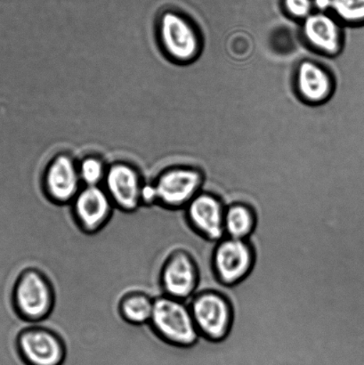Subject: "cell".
I'll return each instance as SVG.
<instances>
[{
    "instance_id": "1",
    "label": "cell",
    "mask_w": 364,
    "mask_h": 365,
    "mask_svg": "<svg viewBox=\"0 0 364 365\" xmlns=\"http://www.w3.org/2000/svg\"><path fill=\"white\" fill-rule=\"evenodd\" d=\"M150 325L164 341L181 348L194 346L201 338L188 302L165 294L155 299Z\"/></svg>"
},
{
    "instance_id": "2",
    "label": "cell",
    "mask_w": 364,
    "mask_h": 365,
    "mask_svg": "<svg viewBox=\"0 0 364 365\" xmlns=\"http://www.w3.org/2000/svg\"><path fill=\"white\" fill-rule=\"evenodd\" d=\"M51 282L41 271L28 268L18 277L13 289V305L18 317L30 325H41L55 307Z\"/></svg>"
},
{
    "instance_id": "3",
    "label": "cell",
    "mask_w": 364,
    "mask_h": 365,
    "mask_svg": "<svg viewBox=\"0 0 364 365\" xmlns=\"http://www.w3.org/2000/svg\"><path fill=\"white\" fill-rule=\"evenodd\" d=\"M188 304L199 335L212 341L227 337L233 325L234 310L226 295L207 289L196 293Z\"/></svg>"
},
{
    "instance_id": "4",
    "label": "cell",
    "mask_w": 364,
    "mask_h": 365,
    "mask_svg": "<svg viewBox=\"0 0 364 365\" xmlns=\"http://www.w3.org/2000/svg\"><path fill=\"white\" fill-rule=\"evenodd\" d=\"M254 264L255 252L249 240L226 236L214 248L213 272L217 281L226 287H233L245 280Z\"/></svg>"
},
{
    "instance_id": "5",
    "label": "cell",
    "mask_w": 364,
    "mask_h": 365,
    "mask_svg": "<svg viewBox=\"0 0 364 365\" xmlns=\"http://www.w3.org/2000/svg\"><path fill=\"white\" fill-rule=\"evenodd\" d=\"M152 181L158 196V205L170 210H184L205 185L201 171L189 167L170 168Z\"/></svg>"
},
{
    "instance_id": "6",
    "label": "cell",
    "mask_w": 364,
    "mask_h": 365,
    "mask_svg": "<svg viewBox=\"0 0 364 365\" xmlns=\"http://www.w3.org/2000/svg\"><path fill=\"white\" fill-rule=\"evenodd\" d=\"M16 349L24 365H63L66 346L62 338L41 325L24 328L16 339Z\"/></svg>"
},
{
    "instance_id": "7",
    "label": "cell",
    "mask_w": 364,
    "mask_h": 365,
    "mask_svg": "<svg viewBox=\"0 0 364 365\" xmlns=\"http://www.w3.org/2000/svg\"><path fill=\"white\" fill-rule=\"evenodd\" d=\"M199 270L191 253L175 250L164 263L160 273L163 294L189 302L199 292Z\"/></svg>"
},
{
    "instance_id": "8",
    "label": "cell",
    "mask_w": 364,
    "mask_h": 365,
    "mask_svg": "<svg viewBox=\"0 0 364 365\" xmlns=\"http://www.w3.org/2000/svg\"><path fill=\"white\" fill-rule=\"evenodd\" d=\"M159 38L164 51L178 62H189L198 56L199 39L190 21L175 12L163 14L159 23Z\"/></svg>"
},
{
    "instance_id": "9",
    "label": "cell",
    "mask_w": 364,
    "mask_h": 365,
    "mask_svg": "<svg viewBox=\"0 0 364 365\" xmlns=\"http://www.w3.org/2000/svg\"><path fill=\"white\" fill-rule=\"evenodd\" d=\"M227 205L219 196L202 190L185 207L189 225L203 238L217 242L226 237L224 213Z\"/></svg>"
},
{
    "instance_id": "10",
    "label": "cell",
    "mask_w": 364,
    "mask_h": 365,
    "mask_svg": "<svg viewBox=\"0 0 364 365\" xmlns=\"http://www.w3.org/2000/svg\"><path fill=\"white\" fill-rule=\"evenodd\" d=\"M71 207L78 225L88 234H95L105 228L116 210L103 185L82 186Z\"/></svg>"
},
{
    "instance_id": "11",
    "label": "cell",
    "mask_w": 364,
    "mask_h": 365,
    "mask_svg": "<svg viewBox=\"0 0 364 365\" xmlns=\"http://www.w3.org/2000/svg\"><path fill=\"white\" fill-rule=\"evenodd\" d=\"M144 182V178L133 166L118 163L107 168L103 186L117 209L134 212L142 206L141 190Z\"/></svg>"
},
{
    "instance_id": "12",
    "label": "cell",
    "mask_w": 364,
    "mask_h": 365,
    "mask_svg": "<svg viewBox=\"0 0 364 365\" xmlns=\"http://www.w3.org/2000/svg\"><path fill=\"white\" fill-rule=\"evenodd\" d=\"M43 189L48 198L59 205H69L82 188L78 168L66 155L53 158L42 176Z\"/></svg>"
},
{
    "instance_id": "13",
    "label": "cell",
    "mask_w": 364,
    "mask_h": 365,
    "mask_svg": "<svg viewBox=\"0 0 364 365\" xmlns=\"http://www.w3.org/2000/svg\"><path fill=\"white\" fill-rule=\"evenodd\" d=\"M306 41L313 48L335 55L340 49V30L337 21L324 13L310 14L303 25Z\"/></svg>"
},
{
    "instance_id": "14",
    "label": "cell",
    "mask_w": 364,
    "mask_h": 365,
    "mask_svg": "<svg viewBox=\"0 0 364 365\" xmlns=\"http://www.w3.org/2000/svg\"><path fill=\"white\" fill-rule=\"evenodd\" d=\"M297 85L299 94L310 103L324 101L333 88L331 78L326 71L310 61L299 64Z\"/></svg>"
},
{
    "instance_id": "15",
    "label": "cell",
    "mask_w": 364,
    "mask_h": 365,
    "mask_svg": "<svg viewBox=\"0 0 364 365\" xmlns=\"http://www.w3.org/2000/svg\"><path fill=\"white\" fill-rule=\"evenodd\" d=\"M258 218L254 209L244 202H234L226 207L224 232L227 237L249 240L254 234Z\"/></svg>"
},
{
    "instance_id": "16",
    "label": "cell",
    "mask_w": 364,
    "mask_h": 365,
    "mask_svg": "<svg viewBox=\"0 0 364 365\" xmlns=\"http://www.w3.org/2000/svg\"><path fill=\"white\" fill-rule=\"evenodd\" d=\"M155 298L144 292H132L120 300V313L127 323L147 325L151 322Z\"/></svg>"
},
{
    "instance_id": "17",
    "label": "cell",
    "mask_w": 364,
    "mask_h": 365,
    "mask_svg": "<svg viewBox=\"0 0 364 365\" xmlns=\"http://www.w3.org/2000/svg\"><path fill=\"white\" fill-rule=\"evenodd\" d=\"M331 9L345 23L364 24V0H331Z\"/></svg>"
},
{
    "instance_id": "18",
    "label": "cell",
    "mask_w": 364,
    "mask_h": 365,
    "mask_svg": "<svg viewBox=\"0 0 364 365\" xmlns=\"http://www.w3.org/2000/svg\"><path fill=\"white\" fill-rule=\"evenodd\" d=\"M78 168V173L83 186L103 185L107 169L101 160L88 157L82 160Z\"/></svg>"
},
{
    "instance_id": "19",
    "label": "cell",
    "mask_w": 364,
    "mask_h": 365,
    "mask_svg": "<svg viewBox=\"0 0 364 365\" xmlns=\"http://www.w3.org/2000/svg\"><path fill=\"white\" fill-rule=\"evenodd\" d=\"M284 5L291 16L306 18L311 14L313 0H284Z\"/></svg>"
},
{
    "instance_id": "20",
    "label": "cell",
    "mask_w": 364,
    "mask_h": 365,
    "mask_svg": "<svg viewBox=\"0 0 364 365\" xmlns=\"http://www.w3.org/2000/svg\"><path fill=\"white\" fill-rule=\"evenodd\" d=\"M142 206L151 207L158 205V196L152 181L145 182L141 190Z\"/></svg>"
},
{
    "instance_id": "21",
    "label": "cell",
    "mask_w": 364,
    "mask_h": 365,
    "mask_svg": "<svg viewBox=\"0 0 364 365\" xmlns=\"http://www.w3.org/2000/svg\"><path fill=\"white\" fill-rule=\"evenodd\" d=\"M313 5L321 11L331 9V0H313Z\"/></svg>"
}]
</instances>
